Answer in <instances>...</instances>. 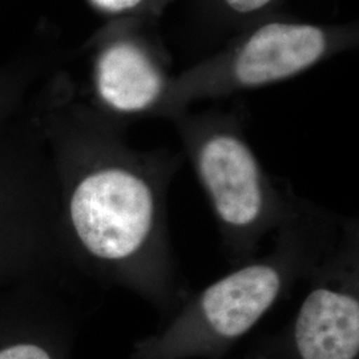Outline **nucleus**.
Segmentation results:
<instances>
[{"label": "nucleus", "instance_id": "obj_6", "mask_svg": "<svg viewBox=\"0 0 359 359\" xmlns=\"http://www.w3.org/2000/svg\"><path fill=\"white\" fill-rule=\"evenodd\" d=\"M97 90L117 112L142 114L158 102L163 80L142 50L118 43L104 52L99 62Z\"/></svg>", "mask_w": 359, "mask_h": 359}, {"label": "nucleus", "instance_id": "obj_9", "mask_svg": "<svg viewBox=\"0 0 359 359\" xmlns=\"http://www.w3.org/2000/svg\"><path fill=\"white\" fill-rule=\"evenodd\" d=\"M99 7L109 11H123L133 8L137 6L142 0H93Z\"/></svg>", "mask_w": 359, "mask_h": 359}, {"label": "nucleus", "instance_id": "obj_8", "mask_svg": "<svg viewBox=\"0 0 359 359\" xmlns=\"http://www.w3.org/2000/svg\"><path fill=\"white\" fill-rule=\"evenodd\" d=\"M271 0H225L233 11L240 13H256L268 6Z\"/></svg>", "mask_w": 359, "mask_h": 359}, {"label": "nucleus", "instance_id": "obj_10", "mask_svg": "<svg viewBox=\"0 0 359 359\" xmlns=\"http://www.w3.org/2000/svg\"><path fill=\"white\" fill-rule=\"evenodd\" d=\"M245 359H269V358H266V357H265V355H262V354H259V353H258V351H255V353H253V354H250V355H249V357H246V358Z\"/></svg>", "mask_w": 359, "mask_h": 359}, {"label": "nucleus", "instance_id": "obj_4", "mask_svg": "<svg viewBox=\"0 0 359 359\" xmlns=\"http://www.w3.org/2000/svg\"><path fill=\"white\" fill-rule=\"evenodd\" d=\"M283 332L257 350L269 359H359V226L347 218Z\"/></svg>", "mask_w": 359, "mask_h": 359}, {"label": "nucleus", "instance_id": "obj_2", "mask_svg": "<svg viewBox=\"0 0 359 359\" xmlns=\"http://www.w3.org/2000/svg\"><path fill=\"white\" fill-rule=\"evenodd\" d=\"M344 218L306 201L253 257L189 294L163 326L136 344L132 359H221L270 310L305 283L337 243Z\"/></svg>", "mask_w": 359, "mask_h": 359}, {"label": "nucleus", "instance_id": "obj_5", "mask_svg": "<svg viewBox=\"0 0 359 359\" xmlns=\"http://www.w3.org/2000/svg\"><path fill=\"white\" fill-rule=\"evenodd\" d=\"M325 48V34L317 27L266 25L243 46L236 60V79L245 87L280 81L314 65Z\"/></svg>", "mask_w": 359, "mask_h": 359}, {"label": "nucleus", "instance_id": "obj_1", "mask_svg": "<svg viewBox=\"0 0 359 359\" xmlns=\"http://www.w3.org/2000/svg\"><path fill=\"white\" fill-rule=\"evenodd\" d=\"M172 172L164 160L116 157L74 170L63 191L65 229L74 252L165 318L191 294L169 231Z\"/></svg>", "mask_w": 359, "mask_h": 359}, {"label": "nucleus", "instance_id": "obj_3", "mask_svg": "<svg viewBox=\"0 0 359 359\" xmlns=\"http://www.w3.org/2000/svg\"><path fill=\"white\" fill-rule=\"evenodd\" d=\"M191 133L193 165L234 265L256 257L264 238L298 215L306 200L274 181L249 144L229 126Z\"/></svg>", "mask_w": 359, "mask_h": 359}, {"label": "nucleus", "instance_id": "obj_7", "mask_svg": "<svg viewBox=\"0 0 359 359\" xmlns=\"http://www.w3.org/2000/svg\"><path fill=\"white\" fill-rule=\"evenodd\" d=\"M0 359H55L44 347L34 344H18L0 350Z\"/></svg>", "mask_w": 359, "mask_h": 359}]
</instances>
